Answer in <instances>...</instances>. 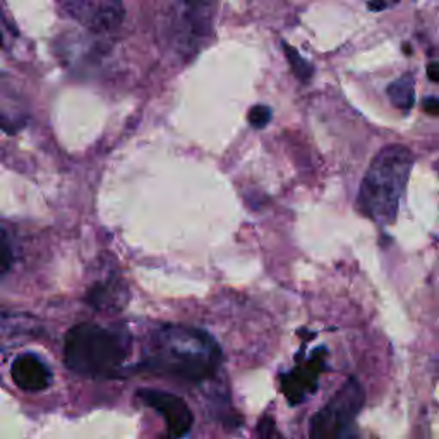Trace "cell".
<instances>
[{
  "mask_svg": "<svg viewBox=\"0 0 439 439\" xmlns=\"http://www.w3.org/2000/svg\"><path fill=\"white\" fill-rule=\"evenodd\" d=\"M283 50L285 55H287V61L290 64V67H292V72L296 74V78L302 81V83H306V81H309L313 78L314 74V67L311 66V64L306 61L302 55L297 52L293 46H290L287 44H283Z\"/></svg>",
  "mask_w": 439,
  "mask_h": 439,
  "instance_id": "obj_11",
  "label": "cell"
},
{
  "mask_svg": "<svg viewBox=\"0 0 439 439\" xmlns=\"http://www.w3.org/2000/svg\"><path fill=\"white\" fill-rule=\"evenodd\" d=\"M129 355L131 336L126 331L110 330L91 323L71 328L64 342L66 368L79 376H118Z\"/></svg>",
  "mask_w": 439,
  "mask_h": 439,
  "instance_id": "obj_3",
  "label": "cell"
},
{
  "mask_svg": "<svg viewBox=\"0 0 439 439\" xmlns=\"http://www.w3.org/2000/svg\"><path fill=\"white\" fill-rule=\"evenodd\" d=\"M413 167V155L403 144H390L370 161L357 196L362 215L379 225L393 223Z\"/></svg>",
  "mask_w": 439,
  "mask_h": 439,
  "instance_id": "obj_2",
  "label": "cell"
},
{
  "mask_svg": "<svg viewBox=\"0 0 439 439\" xmlns=\"http://www.w3.org/2000/svg\"><path fill=\"white\" fill-rule=\"evenodd\" d=\"M422 110H424L428 115H433V117H438L439 115V100L438 98H425L424 101H422Z\"/></svg>",
  "mask_w": 439,
  "mask_h": 439,
  "instance_id": "obj_14",
  "label": "cell"
},
{
  "mask_svg": "<svg viewBox=\"0 0 439 439\" xmlns=\"http://www.w3.org/2000/svg\"><path fill=\"white\" fill-rule=\"evenodd\" d=\"M12 261H14V251H12L9 232L6 227H2V238H0V271H2V276L9 273Z\"/></svg>",
  "mask_w": 439,
  "mask_h": 439,
  "instance_id": "obj_12",
  "label": "cell"
},
{
  "mask_svg": "<svg viewBox=\"0 0 439 439\" xmlns=\"http://www.w3.org/2000/svg\"><path fill=\"white\" fill-rule=\"evenodd\" d=\"M364 402V388L355 378H348L325 407L313 415L309 439H359L357 417Z\"/></svg>",
  "mask_w": 439,
  "mask_h": 439,
  "instance_id": "obj_4",
  "label": "cell"
},
{
  "mask_svg": "<svg viewBox=\"0 0 439 439\" xmlns=\"http://www.w3.org/2000/svg\"><path fill=\"white\" fill-rule=\"evenodd\" d=\"M64 11L81 26L95 33H109L121 26L122 0H61Z\"/></svg>",
  "mask_w": 439,
  "mask_h": 439,
  "instance_id": "obj_6",
  "label": "cell"
},
{
  "mask_svg": "<svg viewBox=\"0 0 439 439\" xmlns=\"http://www.w3.org/2000/svg\"><path fill=\"white\" fill-rule=\"evenodd\" d=\"M391 2H398V0H391Z\"/></svg>",
  "mask_w": 439,
  "mask_h": 439,
  "instance_id": "obj_17",
  "label": "cell"
},
{
  "mask_svg": "<svg viewBox=\"0 0 439 439\" xmlns=\"http://www.w3.org/2000/svg\"><path fill=\"white\" fill-rule=\"evenodd\" d=\"M271 109L266 105H256L249 110L247 113V118H249V123L254 127V129H263V127L268 126V122L271 121Z\"/></svg>",
  "mask_w": 439,
  "mask_h": 439,
  "instance_id": "obj_13",
  "label": "cell"
},
{
  "mask_svg": "<svg viewBox=\"0 0 439 439\" xmlns=\"http://www.w3.org/2000/svg\"><path fill=\"white\" fill-rule=\"evenodd\" d=\"M11 376L19 390L29 393L45 391L54 381L52 370L35 353H21L16 357L11 365Z\"/></svg>",
  "mask_w": 439,
  "mask_h": 439,
  "instance_id": "obj_9",
  "label": "cell"
},
{
  "mask_svg": "<svg viewBox=\"0 0 439 439\" xmlns=\"http://www.w3.org/2000/svg\"><path fill=\"white\" fill-rule=\"evenodd\" d=\"M326 350L319 348L304 364H299L281 378V391L292 405H297L309 398L318 390V381L325 369Z\"/></svg>",
  "mask_w": 439,
  "mask_h": 439,
  "instance_id": "obj_8",
  "label": "cell"
},
{
  "mask_svg": "<svg viewBox=\"0 0 439 439\" xmlns=\"http://www.w3.org/2000/svg\"><path fill=\"white\" fill-rule=\"evenodd\" d=\"M221 364L218 343L206 331L184 325H165L153 331L141 369L189 383L211 378Z\"/></svg>",
  "mask_w": 439,
  "mask_h": 439,
  "instance_id": "obj_1",
  "label": "cell"
},
{
  "mask_svg": "<svg viewBox=\"0 0 439 439\" xmlns=\"http://www.w3.org/2000/svg\"><path fill=\"white\" fill-rule=\"evenodd\" d=\"M428 78L439 84V62H433L428 66Z\"/></svg>",
  "mask_w": 439,
  "mask_h": 439,
  "instance_id": "obj_15",
  "label": "cell"
},
{
  "mask_svg": "<svg viewBox=\"0 0 439 439\" xmlns=\"http://www.w3.org/2000/svg\"><path fill=\"white\" fill-rule=\"evenodd\" d=\"M136 396L167 420V438L165 439L184 438L193 428V412L181 396L168 393V391L148 390V388H141Z\"/></svg>",
  "mask_w": 439,
  "mask_h": 439,
  "instance_id": "obj_7",
  "label": "cell"
},
{
  "mask_svg": "<svg viewBox=\"0 0 439 439\" xmlns=\"http://www.w3.org/2000/svg\"><path fill=\"white\" fill-rule=\"evenodd\" d=\"M388 96L396 109L410 110L415 104V79L412 74H405L402 78L388 86Z\"/></svg>",
  "mask_w": 439,
  "mask_h": 439,
  "instance_id": "obj_10",
  "label": "cell"
},
{
  "mask_svg": "<svg viewBox=\"0 0 439 439\" xmlns=\"http://www.w3.org/2000/svg\"><path fill=\"white\" fill-rule=\"evenodd\" d=\"M386 7L385 0H370L369 2V9L373 11H383Z\"/></svg>",
  "mask_w": 439,
  "mask_h": 439,
  "instance_id": "obj_16",
  "label": "cell"
},
{
  "mask_svg": "<svg viewBox=\"0 0 439 439\" xmlns=\"http://www.w3.org/2000/svg\"><path fill=\"white\" fill-rule=\"evenodd\" d=\"M215 0H173L172 40L186 57H194L210 40Z\"/></svg>",
  "mask_w": 439,
  "mask_h": 439,
  "instance_id": "obj_5",
  "label": "cell"
}]
</instances>
